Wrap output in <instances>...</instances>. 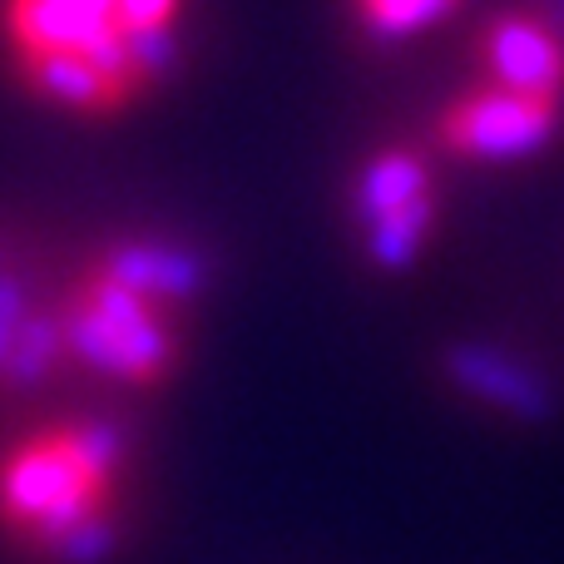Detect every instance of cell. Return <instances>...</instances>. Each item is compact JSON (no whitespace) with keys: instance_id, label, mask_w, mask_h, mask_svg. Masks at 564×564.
Here are the masks:
<instances>
[{"instance_id":"6da1fadb","label":"cell","mask_w":564,"mask_h":564,"mask_svg":"<svg viewBox=\"0 0 564 564\" xmlns=\"http://www.w3.org/2000/svg\"><path fill=\"white\" fill-rule=\"evenodd\" d=\"M194 0H0V59L50 115H134L184 69Z\"/></svg>"},{"instance_id":"7a4b0ae2","label":"cell","mask_w":564,"mask_h":564,"mask_svg":"<svg viewBox=\"0 0 564 564\" xmlns=\"http://www.w3.org/2000/svg\"><path fill=\"white\" fill-rule=\"evenodd\" d=\"M208 282V258L178 238H109L55 288L65 361L119 391H164Z\"/></svg>"},{"instance_id":"3957f363","label":"cell","mask_w":564,"mask_h":564,"mask_svg":"<svg viewBox=\"0 0 564 564\" xmlns=\"http://www.w3.org/2000/svg\"><path fill=\"white\" fill-rule=\"evenodd\" d=\"M134 441L109 416H50L0 446V545L25 564H105L124 540Z\"/></svg>"},{"instance_id":"277c9868","label":"cell","mask_w":564,"mask_h":564,"mask_svg":"<svg viewBox=\"0 0 564 564\" xmlns=\"http://www.w3.org/2000/svg\"><path fill=\"white\" fill-rule=\"evenodd\" d=\"M351 224L377 273L397 278L426 258L441 224V188L421 149H377L351 178Z\"/></svg>"},{"instance_id":"5b68a950","label":"cell","mask_w":564,"mask_h":564,"mask_svg":"<svg viewBox=\"0 0 564 564\" xmlns=\"http://www.w3.org/2000/svg\"><path fill=\"white\" fill-rule=\"evenodd\" d=\"M564 105L535 95H510L496 85H470L436 119V149L466 164H520L555 144Z\"/></svg>"},{"instance_id":"8992f818","label":"cell","mask_w":564,"mask_h":564,"mask_svg":"<svg viewBox=\"0 0 564 564\" xmlns=\"http://www.w3.org/2000/svg\"><path fill=\"white\" fill-rule=\"evenodd\" d=\"M55 288L40 282L10 238H0V397L45 391L69 367Z\"/></svg>"},{"instance_id":"52a82bcc","label":"cell","mask_w":564,"mask_h":564,"mask_svg":"<svg viewBox=\"0 0 564 564\" xmlns=\"http://www.w3.org/2000/svg\"><path fill=\"white\" fill-rule=\"evenodd\" d=\"M476 79L564 105V30L530 6L490 15L476 35Z\"/></svg>"},{"instance_id":"ba28073f","label":"cell","mask_w":564,"mask_h":564,"mask_svg":"<svg viewBox=\"0 0 564 564\" xmlns=\"http://www.w3.org/2000/svg\"><path fill=\"white\" fill-rule=\"evenodd\" d=\"M441 371L456 391H466L470 401L500 411V416L520 421V426H540L560 411V397L550 387V377L530 361H520L506 347H480V341H456L441 351Z\"/></svg>"},{"instance_id":"9c48e42d","label":"cell","mask_w":564,"mask_h":564,"mask_svg":"<svg viewBox=\"0 0 564 564\" xmlns=\"http://www.w3.org/2000/svg\"><path fill=\"white\" fill-rule=\"evenodd\" d=\"M456 6L460 0H351V20L371 45H401L436 30Z\"/></svg>"}]
</instances>
